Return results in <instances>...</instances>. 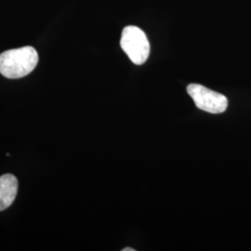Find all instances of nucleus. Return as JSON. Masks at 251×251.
Wrapping results in <instances>:
<instances>
[{
  "mask_svg": "<svg viewBox=\"0 0 251 251\" xmlns=\"http://www.w3.org/2000/svg\"><path fill=\"white\" fill-rule=\"evenodd\" d=\"M37 63L38 54L33 47L9 50L0 54V73L7 78H21L32 72Z\"/></svg>",
  "mask_w": 251,
  "mask_h": 251,
  "instance_id": "1",
  "label": "nucleus"
},
{
  "mask_svg": "<svg viewBox=\"0 0 251 251\" xmlns=\"http://www.w3.org/2000/svg\"><path fill=\"white\" fill-rule=\"evenodd\" d=\"M120 45L132 63L141 65L150 54V44L144 31L137 26H126L121 36Z\"/></svg>",
  "mask_w": 251,
  "mask_h": 251,
  "instance_id": "2",
  "label": "nucleus"
},
{
  "mask_svg": "<svg viewBox=\"0 0 251 251\" xmlns=\"http://www.w3.org/2000/svg\"><path fill=\"white\" fill-rule=\"evenodd\" d=\"M187 92L197 107L209 114H222L226 111L228 100L225 95L199 84H190Z\"/></svg>",
  "mask_w": 251,
  "mask_h": 251,
  "instance_id": "3",
  "label": "nucleus"
},
{
  "mask_svg": "<svg viewBox=\"0 0 251 251\" xmlns=\"http://www.w3.org/2000/svg\"><path fill=\"white\" fill-rule=\"evenodd\" d=\"M18 192V179L12 174L0 177V211L5 210L14 202Z\"/></svg>",
  "mask_w": 251,
  "mask_h": 251,
  "instance_id": "4",
  "label": "nucleus"
},
{
  "mask_svg": "<svg viewBox=\"0 0 251 251\" xmlns=\"http://www.w3.org/2000/svg\"><path fill=\"white\" fill-rule=\"evenodd\" d=\"M123 251H135L134 249H129V248H126L124 250H122Z\"/></svg>",
  "mask_w": 251,
  "mask_h": 251,
  "instance_id": "5",
  "label": "nucleus"
}]
</instances>
